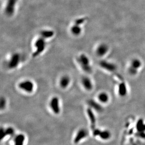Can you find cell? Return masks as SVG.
Masks as SVG:
<instances>
[{
  "label": "cell",
  "instance_id": "obj_7",
  "mask_svg": "<svg viewBox=\"0 0 145 145\" xmlns=\"http://www.w3.org/2000/svg\"><path fill=\"white\" fill-rule=\"evenodd\" d=\"M20 60V56L18 53H15L12 55L11 58L9 66L10 68H14L16 67L19 64Z\"/></svg>",
  "mask_w": 145,
  "mask_h": 145
},
{
  "label": "cell",
  "instance_id": "obj_13",
  "mask_svg": "<svg viewBox=\"0 0 145 145\" xmlns=\"http://www.w3.org/2000/svg\"><path fill=\"white\" fill-rule=\"evenodd\" d=\"M7 6H6V10L7 13L11 14L12 11L14 10L13 7L14 6V4H16V0H7Z\"/></svg>",
  "mask_w": 145,
  "mask_h": 145
},
{
  "label": "cell",
  "instance_id": "obj_3",
  "mask_svg": "<svg viewBox=\"0 0 145 145\" xmlns=\"http://www.w3.org/2000/svg\"><path fill=\"white\" fill-rule=\"evenodd\" d=\"M36 50L33 53V57H36L44 50L46 46L45 40L43 38H40L37 40L35 44Z\"/></svg>",
  "mask_w": 145,
  "mask_h": 145
},
{
  "label": "cell",
  "instance_id": "obj_23",
  "mask_svg": "<svg viewBox=\"0 0 145 145\" xmlns=\"http://www.w3.org/2000/svg\"><path fill=\"white\" fill-rule=\"evenodd\" d=\"M6 136V135L5 134V130H3V129L1 128L0 130V140H2Z\"/></svg>",
  "mask_w": 145,
  "mask_h": 145
},
{
  "label": "cell",
  "instance_id": "obj_2",
  "mask_svg": "<svg viewBox=\"0 0 145 145\" xmlns=\"http://www.w3.org/2000/svg\"><path fill=\"white\" fill-rule=\"evenodd\" d=\"M142 65V63L139 59H134L131 60L130 65L128 69V72L130 75H136L138 70L140 68Z\"/></svg>",
  "mask_w": 145,
  "mask_h": 145
},
{
  "label": "cell",
  "instance_id": "obj_24",
  "mask_svg": "<svg viewBox=\"0 0 145 145\" xmlns=\"http://www.w3.org/2000/svg\"><path fill=\"white\" fill-rule=\"evenodd\" d=\"M100 132L101 131L98 129H97V130H95L94 132H93V134L94 136H98V135H100Z\"/></svg>",
  "mask_w": 145,
  "mask_h": 145
},
{
  "label": "cell",
  "instance_id": "obj_19",
  "mask_svg": "<svg viewBox=\"0 0 145 145\" xmlns=\"http://www.w3.org/2000/svg\"><path fill=\"white\" fill-rule=\"evenodd\" d=\"M71 32L72 33L75 35H79L81 32V28L80 26H79L78 25H74L72 26L71 28Z\"/></svg>",
  "mask_w": 145,
  "mask_h": 145
},
{
  "label": "cell",
  "instance_id": "obj_1",
  "mask_svg": "<svg viewBox=\"0 0 145 145\" xmlns=\"http://www.w3.org/2000/svg\"><path fill=\"white\" fill-rule=\"evenodd\" d=\"M78 61L84 71L88 73H91L92 72V69L89 64V60L86 55L85 54L80 55L78 59Z\"/></svg>",
  "mask_w": 145,
  "mask_h": 145
},
{
  "label": "cell",
  "instance_id": "obj_17",
  "mask_svg": "<svg viewBox=\"0 0 145 145\" xmlns=\"http://www.w3.org/2000/svg\"><path fill=\"white\" fill-rule=\"evenodd\" d=\"M25 140V136L19 134L16 136L15 139V145H23Z\"/></svg>",
  "mask_w": 145,
  "mask_h": 145
},
{
  "label": "cell",
  "instance_id": "obj_20",
  "mask_svg": "<svg viewBox=\"0 0 145 145\" xmlns=\"http://www.w3.org/2000/svg\"><path fill=\"white\" fill-rule=\"evenodd\" d=\"M99 136L101 139L103 140H107L109 139L110 137V133L109 132L106 130L103 131H101Z\"/></svg>",
  "mask_w": 145,
  "mask_h": 145
},
{
  "label": "cell",
  "instance_id": "obj_9",
  "mask_svg": "<svg viewBox=\"0 0 145 145\" xmlns=\"http://www.w3.org/2000/svg\"><path fill=\"white\" fill-rule=\"evenodd\" d=\"M118 92L119 95L122 97H124L127 94V88L125 82H122L119 83L118 88Z\"/></svg>",
  "mask_w": 145,
  "mask_h": 145
},
{
  "label": "cell",
  "instance_id": "obj_4",
  "mask_svg": "<svg viewBox=\"0 0 145 145\" xmlns=\"http://www.w3.org/2000/svg\"><path fill=\"white\" fill-rule=\"evenodd\" d=\"M19 87L26 92L31 93L33 90L34 85L32 81L26 80L21 82L19 84Z\"/></svg>",
  "mask_w": 145,
  "mask_h": 145
},
{
  "label": "cell",
  "instance_id": "obj_21",
  "mask_svg": "<svg viewBox=\"0 0 145 145\" xmlns=\"http://www.w3.org/2000/svg\"><path fill=\"white\" fill-rule=\"evenodd\" d=\"M5 132L6 136L7 135H12L14 132V130L12 128H8L5 130Z\"/></svg>",
  "mask_w": 145,
  "mask_h": 145
},
{
  "label": "cell",
  "instance_id": "obj_12",
  "mask_svg": "<svg viewBox=\"0 0 145 145\" xmlns=\"http://www.w3.org/2000/svg\"><path fill=\"white\" fill-rule=\"evenodd\" d=\"M87 115L89 118L90 120V122L91 123V127L92 129H95V116L94 115L93 111L90 108H88L87 110Z\"/></svg>",
  "mask_w": 145,
  "mask_h": 145
},
{
  "label": "cell",
  "instance_id": "obj_22",
  "mask_svg": "<svg viewBox=\"0 0 145 145\" xmlns=\"http://www.w3.org/2000/svg\"><path fill=\"white\" fill-rule=\"evenodd\" d=\"M0 108L2 109L3 108H4L5 105H6V100L4 98H1L0 101Z\"/></svg>",
  "mask_w": 145,
  "mask_h": 145
},
{
  "label": "cell",
  "instance_id": "obj_6",
  "mask_svg": "<svg viewBox=\"0 0 145 145\" xmlns=\"http://www.w3.org/2000/svg\"><path fill=\"white\" fill-rule=\"evenodd\" d=\"M50 106L55 114H57L60 112L59 99L57 97H54L50 101Z\"/></svg>",
  "mask_w": 145,
  "mask_h": 145
},
{
  "label": "cell",
  "instance_id": "obj_5",
  "mask_svg": "<svg viewBox=\"0 0 145 145\" xmlns=\"http://www.w3.org/2000/svg\"><path fill=\"white\" fill-rule=\"evenodd\" d=\"M100 65L102 68L110 72H113L116 70V66L115 64L104 60L100 61Z\"/></svg>",
  "mask_w": 145,
  "mask_h": 145
},
{
  "label": "cell",
  "instance_id": "obj_11",
  "mask_svg": "<svg viewBox=\"0 0 145 145\" xmlns=\"http://www.w3.org/2000/svg\"><path fill=\"white\" fill-rule=\"evenodd\" d=\"M87 134L86 130L83 129H81L79 130L76 135L74 139V143H78L79 142L80 140H81L82 139L84 138L85 137H86Z\"/></svg>",
  "mask_w": 145,
  "mask_h": 145
},
{
  "label": "cell",
  "instance_id": "obj_18",
  "mask_svg": "<svg viewBox=\"0 0 145 145\" xmlns=\"http://www.w3.org/2000/svg\"><path fill=\"white\" fill-rule=\"evenodd\" d=\"M54 35V32L52 31L46 30L43 31L41 33V35L42 36V38H48L52 37Z\"/></svg>",
  "mask_w": 145,
  "mask_h": 145
},
{
  "label": "cell",
  "instance_id": "obj_8",
  "mask_svg": "<svg viewBox=\"0 0 145 145\" xmlns=\"http://www.w3.org/2000/svg\"><path fill=\"white\" fill-rule=\"evenodd\" d=\"M108 46L104 43H102L98 47L96 50V53L98 56L102 57L107 54V53L108 52Z\"/></svg>",
  "mask_w": 145,
  "mask_h": 145
},
{
  "label": "cell",
  "instance_id": "obj_15",
  "mask_svg": "<svg viewBox=\"0 0 145 145\" xmlns=\"http://www.w3.org/2000/svg\"><path fill=\"white\" fill-rule=\"evenodd\" d=\"M88 103L89 105L91 106V107L94 108L97 111H101L102 110V107L100 105L97 103L95 100H89L88 102Z\"/></svg>",
  "mask_w": 145,
  "mask_h": 145
},
{
  "label": "cell",
  "instance_id": "obj_14",
  "mask_svg": "<svg viewBox=\"0 0 145 145\" xmlns=\"http://www.w3.org/2000/svg\"><path fill=\"white\" fill-rule=\"evenodd\" d=\"M98 99L100 102L103 103H107L109 100V96L106 92H101L98 95Z\"/></svg>",
  "mask_w": 145,
  "mask_h": 145
},
{
  "label": "cell",
  "instance_id": "obj_16",
  "mask_svg": "<svg viewBox=\"0 0 145 145\" xmlns=\"http://www.w3.org/2000/svg\"><path fill=\"white\" fill-rule=\"evenodd\" d=\"M70 79L68 76H65L63 77L60 81V85L63 88H66L70 83Z\"/></svg>",
  "mask_w": 145,
  "mask_h": 145
},
{
  "label": "cell",
  "instance_id": "obj_10",
  "mask_svg": "<svg viewBox=\"0 0 145 145\" xmlns=\"http://www.w3.org/2000/svg\"><path fill=\"white\" fill-rule=\"evenodd\" d=\"M82 84L86 90H91L93 88V84L90 79L87 77H84L82 80Z\"/></svg>",
  "mask_w": 145,
  "mask_h": 145
}]
</instances>
